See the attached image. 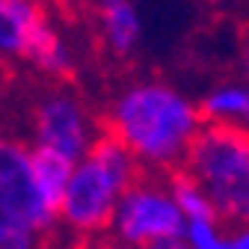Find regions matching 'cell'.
Listing matches in <instances>:
<instances>
[{"label": "cell", "mask_w": 249, "mask_h": 249, "mask_svg": "<svg viewBox=\"0 0 249 249\" xmlns=\"http://www.w3.org/2000/svg\"><path fill=\"white\" fill-rule=\"evenodd\" d=\"M148 249H190V246H187V240H184V237H178V240H163V243H154V246H148Z\"/></svg>", "instance_id": "17"}, {"label": "cell", "mask_w": 249, "mask_h": 249, "mask_svg": "<svg viewBox=\"0 0 249 249\" xmlns=\"http://www.w3.org/2000/svg\"><path fill=\"white\" fill-rule=\"evenodd\" d=\"M187 231V216L178 208L169 181L140 175L122 196L110 234L134 249H148L163 240H178Z\"/></svg>", "instance_id": "4"}, {"label": "cell", "mask_w": 249, "mask_h": 249, "mask_svg": "<svg viewBox=\"0 0 249 249\" xmlns=\"http://www.w3.org/2000/svg\"><path fill=\"white\" fill-rule=\"evenodd\" d=\"M202 119L216 124H240L249 116V83H220L199 101Z\"/></svg>", "instance_id": "11"}, {"label": "cell", "mask_w": 249, "mask_h": 249, "mask_svg": "<svg viewBox=\"0 0 249 249\" xmlns=\"http://www.w3.org/2000/svg\"><path fill=\"white\" fill-rule=\"evenodd\" d=\"M24 62H30L39 74L53 77V80L71 77V71H74L71 48L66 45V39H62V33L53 27L51 18H45L39 24V30H36V36L30 39L27 53H24Z\"/></svg>", "instance_id": "9"}, {"label": "cell", "mask_w": 249, "mask_h": 249, "mask_svg": "<svg viewBox=\"0 0 249 249\" xmlns=\"http://www.w3.org/2000/svg\"><path fill=\"white\" fill-rule=\"evenodd\" d=\"M45 18L48 12L39 0H0V53L24 56Z\"/></svg>", "instance_id": "8"}, {"label": "cell", "mask_w": 249, "mask_h": 249, "mask_svg": "<svg viewBox=\"0 0 249 249\" xmlns=\"http://www.w3.org/2000/svg\"><path fill=\"white\" fill-rule=\"evenodd\" d=\"M223 220H193L187 223L184 240L190 249H226V231L220 229Z\"/></svg>", "instance_id": "13"}, {"label": "cell", "mask_w": 249, "mask_h": 249, "mask_svg": "<svg viewBox=\"0 0 249 249\" xmlns=\"http://www.w3.org/2000/svg\"><path fill=\"white\" fill-rule=\"evenodd\" d=\"M0 216L33 234L51 231L59 220L36 187L33 145H24L6 134H0Z\"/></svg>", "instance_id": "5"}, {"label": "cell", "mask_w": 249, "mask_h": 249, "mask_svg": "<svg viewBox=\"0 0 249 249\" xmlns=\"http://www.w3.org/2000/svg\"><path fill=\"white\" fill-rule=\"evenodd\" d=\"M243 128H246V131H249V116H246V122H243Z\"/></svg>", "instance_id": "20"}, {"label": "cell", "mask_w": 249, "mask_h": 249, "mask_svg": "<svg viewBox=\"0 0 249 249\" xmlns=\"http://www.w3.org/2000/svg\"><path fill=\"white\" fill-rule=\"evenodd\" d=\"M243 66H246V71H249V39H246V48H243Z\"/></svg>", "instance_id": "18"}, {"label": "cell", "mask_w": 249, "mask_h": 249, "mask_svg": "<svg viewBox=\"0 0 249 249\" xmlns=\"http://www.w3.org/2000/svg\"><path fill=\"white\" fill-rule=\"evenodd\" d=\"M98 137L101 134L95 131V119L71 89H48L33 104V145L59 151L77 163L98 142Z\"/></svg>", "instance_id": "6"}, {"label": "cell", "mask_w": 249, "mask_h": 249, "mask_svg": "<svg viewBox=\"0 0 249 249\" xmlns=\"http://www.w3.org/2000/svg\"><path fill=\"white\" fill-rule=\"evenodd\" d=\"M36 237L39 234L9 223L6 216H0V249H36Z\"/></svg>", "instance_id": "14"}, {"label": "cell", "mask_w": 249, "mask_h": 249, "mask_svg": "<svg viewBox=\"0 0 249 249\" xmlns=\"http://www.w3.org/2000/svg\"><path fill=\"white\" fill-rule=\"evenodd\" d=\"M226 249H249V229L237 226L231 234H226Z\"/></svg>", "instance_id": "16"}, {"label": "cell", "mask_w": 249, "mask_h": 249, "mask_svg": "<svg viewBox=\"0 0 249 249\" xmlns=\"http://www.w3.org/2000/svg\"><path fill=\"white\" fill-rule=\"evenodd\" d=\"M98 6V33L110 56H131L142 42V15L134 0H104Z\"/></svg>", "instance_id": "7"}, {"label": "cell", "mask_w": 249, "mask_h": 249, "mask_svg": "<svg viewBox=\"0 0 249 249\" xmlns=\"http://www.w3.org/2000/svg\"><path fill=\"white\" fill-rule=\"evenodd\" d=\"M95 3H104V0H95Z\"/></svg>", "instance_id": "21"}, {"label": "cell", "mask_w": 249, "mask_h": 249, "mask_svg": "<svg viewBox=\"0 0 249 249\" xmlns=\"http://www.w3.org/2000/svg\"><path fill=\"white\" fill-rule=\"evenodd\" d=\"M71 175H74V160H69L66 154H59V151L33 145V178H36V187H39L42 199L56 213H59L62 199H66Z\"/></svg>", "instance_id": "10"}, {"label": "cell", "mask_w": 249, "mask_h": 249, "mask_svg": "<svg viewBox=\"0 0 249 249\" xmlns=\"http://www.w3.org/2000/svg\"><path fill=\"white\" fill-rule=\"evenodd\" d=\"M166 181H169V190H172L178 208L187 216V223H193V220H220V216H216L213 202H211V196L205 193V187L190 172H187V169L166 172Z\"/></svg>", "instance_id": "12"}, {"label": "cell", "mask_w": 249, "mask_h": 249, "mask_svg": "<svg viewBox=\"0 0 249 249\" xmlns=\"http://www.w3.org/2000/svg\"><path fill=\"white\" fill-rule=\"evenodd\" d=\"M211 196L216 216L249 229V131L240 124L205 122L184 166Z\"/></svg>", "instance_id": "3"}, {"label": "cell", "mask_w": 249, "mask_h": 249, "mask_svg": "<svg viewBox=\"0 0 249 249\" xmlns=\"http://www.w3.org/2000/svg\"><path fill=\"white\" fill-rule=\"evenodd\" d=\"M56 3H59V6H66V9H69V6H74V3H80V0H56Z\"/></svg>", "instance_id": "19"}, {"label": "cell", "mask_w": 249, "mask_h": 249, "mask_svg": "<svg viewBox=\"0 0 249 249\" xmlns=\"http://www.w3.org/2000/svg\"><path fill=\"white\" fill-rule=\"evenodd\" d=\"M142 175V166L116 137L101 134L83 160L74 163L59 220L80 237L104 234L113 226L116 208L131 184Z\"/></svg>", "instance_id": "2"}, {"label": "cell", "mask_w": 249, "mask_h": 249, "mask_svg": "<svg viewBox=\"0 0 249 249\" xmlns=\"http://www.w3.org/2000/svg\"><path fill=\"white\" fill-rule=\"evenodd\" d=\"M202 128L199 104L163 80H137L119 89L104 113V134L154 172L181 169Z\"/></svg>", "instance_id": "1"}, {"label": "cell", "mask_w": 249, "mask_h": 249, "mask_svg": "<svg viewBox=\"0 0 249 249\" xmlns=\"http://www.w3.org/2000/svg\"><path fill=\"white\" fill-rule=\"evenodd\" d=\"M74 249H134V246L122 243L113 234H89V237H80Z\"/></svg>", "instance_id": "15"}]
</instances>
